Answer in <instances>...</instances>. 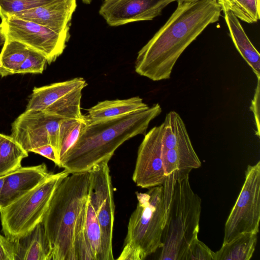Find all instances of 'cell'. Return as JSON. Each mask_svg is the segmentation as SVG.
<instances>
[{"mask_svg":"<svg viewBox=\"0 0 260 260\" xmlns=\"http://www.w3.org/2000/svg\"><path fill=\"white\" fill-rule=\"evenodd\" d=\"M69 174L65 170L51 173L37 187L1 208V221L5 236L15 241L42 222L56 187Z\"/></svg>","mask_w":260,"mask_h":260,"instance_id":"52a82bcc","label":"cell"},{"mask_svg":"<svg viewBox=\"0 0 260 260\" xmlns=\"http://www.w3.org/2000/svg\"><path fill=\"white\" fill-rule=\"evenodd\" d=\"M29 50L25 44L6 38L0 53V76L4 77L17 74Z\"/></svg>","mask_w":260,"mask_h":260,"instance_id":"ffe728a7","label":"cell"},{"mask_svg":"<svg viewBox=\"0 0 260 260\" xmlns=\"http://www.w3.org/2000/svg\"><path fill=\"white\" fill-rule=\"evenodd\" d=\"M236 16L248 23L257 22L260 18V0H239Z\"/></svg>","mask_w":260,"mask_h":260,"instance_id":"83f0119b","label":"cell"},{"mask_svg":"<svg viewBox=\"0 0 260 260\" xmlns=\"http://www.w3.org/2000/svg\"><path fill=\"white\" fill-rule=\"evenodd\" d=\"M176 0H105L99 14L111 26L152 20Z\"/></svg>","mask_w":260,"mask_h":260,"instance_id":"4fadbf2b","label":"cell"},{"mask_svg":"<svg viewBox=\"0 0 260 260\" xmlns=\"http://www.w3.org/2000/svg\"><path fill=\"white\" fill-rule=\"evenodd\" d=\"M241 190L224 225L223 244L245 233L257 234L260 221V161L248 165Z\"/></svg>","mask_w":260,"mask_h":260,"instance_id":"ba28073f","label":"cell"},{"mask_svg":"<svg viewBox=\"0 0 260 260\" xmlns=\"http://www.w3.org/2000/svg\"><path fill=\"white\" fill-rule=\"evenodd\" d=\"M92 0H82V2L85 4H90Z\"/></svg>","mask_w":260,"mask_h":260,"instance_id":"e575fe53","label":"cell"},{"mask_svg":"<svg viewBox=\"0 0 260 260\" xmlns=\"http://www.w3.org/2000/svg\"><path fill=\"white\" fill-rule=\"evenodd\" d=\"M215 252L195 236L189 243L182 260H215Z\"/></svg>","mask_w":260,"mask_h":260,"instance_id":"484cf974","label":"cell"},{"mask_svg":"<svg viewBox=\"0 0 260 260\" xmlns=\"http://www.w3.org/2000/svg\"><path fill=\"white\" fill-rule=\"evenodd\" d=\"M85 228L95 260H102V232L101 226L95 210L88 196L85 206Z\"/></svg>","mask_w":260,"mask_h":260,"instance_id":"603a6c76","label":"cell"},{"mask_svg":"<svg viewBox=\"0 0 260 260\" xmlns=\"http://www.w3.org/2000/svg\"><path fill=\"white\" fill-rule=\"evenodd\" d=\"M148 107L138 96L123 100H105L88 109L84 117L86 121H93L121 116Z\"/></svg>","mask_w":260,"mask_h":260,"instance_id":"ac0fdd59","label":"cell"},{"mask_svg":"<svg viewBox=\"0 0 260 260\" xmlns=\"http://www.w3.org/2000/svg\"><path fill=\"white\" fill-rule=\"evenodd\" d=\"M1 19L0 30L6 38L21 42L40 52L49 64L62 54L70 38V31L58 33L15 15H7Z\"/></svg>","mask_w":260,"mask_h":260,"instance_id":"9c48e42d","label":"cell"},{"mask_svg":"<svg viewBox=\"0 0 260 260\" xmlns=\"http://www.w3.org/2000/svg\"><path fill=\"white\" fill-rule=\"evenodd\" d=\"M162 124L151 128L139 146L133 180L142 188L162 185L176 171L190 173L201 166V161L191 141L176 148L162 146Z\"/></svg>","mask_w":260,"mask_h":260,"instance_id":"5b68a950","label":"cell"},{"mask_svg":"<svg viewBox=\"0 0 260 260\" xmlns=\"http://www.w3.org/2000/svg\"><path fill=\"white\" fill-rule=\"evenodd\" d=\"M257 234L245 233L226 243L215 252V260H249L257 243Z\"/></svg>","mask_w":260,"mask_h":260,"instance_id":"d6986e66","label":"cell"},{"mask_svg":"<svg viewBox=\"0 0 260 260\" xmlns=\"http://www.w3.org/2000/svg\"><path fill=\"white\" fill-rule=\"evenodd\" d=\"M15 241L0 234V260H15Z\"/></svg>","mask_w":260,"mask_h":260,"instance_id":"f1b7e54d","label":"cell"},{"mask_svg":"<svg viewBox=\"0 0 260 260\" xmlns=\"http://www.w3.org/2000/svg\"><path fill=\"white\" fill-rule=\"evenodd\" d=\"M26 151L11 136L0 134V177L21 167Z\"/></svg>","mask_w":260,"mask_h":260,"instance_id":"44dd1931","label":"cell"},{"mask_svg":"<svg viewBox=\"0 0 260 260\" xmlns=\"http://www.w3.org/2000/svg\"><path fill=\"white\" fill-rule=\"evenodd\" d=\"M90 185L89 171L70 174L56 187L43 223L52 251V260H76V225L84 211Z\"/></svg>","mask_w":260,"mask_h":260,"instance_id":"277c9868","label":"cell"},{"mask_svg":"<svg viewBox=\"0 0 260 260\" xmlns=\"http://www.w3.org/2000/svg\"><path fill=\"white\" fill-rule=\"evenodd\" d=\"M161 111L157 103L121 116L85 120L77 141L61 159L59 167L72 174L89 171L99 164L109 162L124 142L138 135H145L150 122Z\"/></svg>","mask_w":260,"mask_h":260,"instance_id":"7a4b0ae2","label":"cell"},{"mask_svg":"<svg viewBox=\"0 0 260 260\" xmlns=\"http://www.w3.org/2000/svg\"><path fill=\"white\" fill-rule=\"evenodd\" d=\"M6 38L4 36V35L3 34V32L0 30V46L3 45L5 42Z\"/></svg>","mask_w":260,"mask_h":260,"instance_id":"d6a6232c","label":"cell"},{"mask_svg":"<svg viewBox=\"0 0 260 260\" xmlns=\"http://www.w3.org/2000/svg\"><path fill=\"white\" fill-rule=\"evenodd\" d=\"M220 5L226 6L236 16L238 11L239 0H217Z\"/></svg>","mask_w":260,"mask_h":260,"instance_id":"1f68e13d","label":"cell"},{"mask_svg":"<svg viewBox=\"0 0 260 260\" xmlns=\"http://www.w3.org/2000/svg\"><path fill=\"white\" fill-rule=\"evenodd\" d=\"M108 161L94 166L89 172L88 197L96 214L102 232V260H113L112 239L115 204L113 187Z\"/></svg>","mask_w":260,"mask_h":260,"instance_id":"7c38bea8","label":"cell"},{"mask_svg":"<svg viewBox=\"0 0 260 260\" xmlns=\"http://www.w3.org/2000/svg\"><path fill=\"white\" fill-rule=\"evenodd\" d=\"M65 118L43 111L25 110L12 123L10 136L27 152L50 144L58 167L59 129Z\"/></svg>","mask_w":260,"mask_h":260,"instance_id":"8fae6325","label":"cell"},{"mask_svg":"<svg viewBox=\"0 0 260 260\" xmlns=\"http://www.w3.org/2000/svg\"><path fill=\"white\" fill-rule=\"evenodd\" d=\"M85 122V118L83 119L65 118L61 122L59 133V163L61 159L77 141L82 126Z\"/></svg>","mask_w":260,"mask_h":260,"instance_id":"cb8c5ba5","label":"cell"},{"mask_svg":"<svg viewBox=\"0 0 260 260\" xmlns=\"http://www.w3.org/2000/svg\"><path fill=\"white\" fill-rule=\"evenodd\" d=\"M47 63L46 57L40 52L30 49L18 69L17 74H42Z\"/></svg>","mask_w":260,"mask_h":260,"instance_id":"4316f807","label":"cell"},{"mask_svg":"<svg viewBox=\"0 0 260 260\" xmlns=\"http://www.w3.org/2000/svg\"><path fill=\"white\" fill-rule=\"evenodd\" d=\"M53 0H0V17L38 7Z\"/></svg>","mask_w":260,"mask_h":260,"instance_id":"d4e9b609","label":"cell"},{"mask_svg":"<svg viewBox=\"0 0 260 260\" xmlns=\"http://www.w3.org/2000/svg\"><path fill=\"white\" fill-rule=\"evenodd\" d=\"M259 79H257V86L250 107V109L254 114L257 129L255 134L258 137L259 136Z\"/></svg>","mask_w":260,"mask_h":260,"instance_id":"f546056e","label":"cell"},{"mask_svg":"<svg viewBox=\"0 0 260 260\" xmlns=\"http://www.w3.org/2000/svg\"><path fill=\"white\" fill-rule=\"evenodd\" d=\"M14 241L15 260H52V251L42 221Z\"/></svg>","mask_w":260,"mask_h":260,"instance_id":"2e32d148","label":"cell"},{"mask_svg":"<svg viewBox=\"0 0 260 260\" xmlns=\"http://www.w3.org/2000/svg\"><path fill=\"white\" fill-rule=\"evenodd\" d=\"M77 0H53L46 4L17 13L19 18L44 26L56 32L70 31Z\"/></svg>","mask_w":260,"mask_h":260,"instance_id":"5bb4252c","label":"cell"},{"mask_svg":"<svg viewBox=\"0 0 260 260\" xmlns=\"http://www.w3.org/2000/svg\"><path fill=\"white\" fill-rule=\"evenodd\" d=\"M5 176L0 177V198H1L2 190V188H3V184H4V179H5Z\"/></svg>","mask_w":260,"mask_h":260,"instance_id":"836d02e7","label":"cell"},{"mask_svg":"<svg viewBox=\"0 0 260 260\" xmlns=\"http://www.w3.org/2000/svg\"><path fill=\"white\" fill-rule=\"evenodd\" d=\"M177 3L174 12L140 50L136 59V72L154 81L169 79L184 51L221 15L217 0Z\"/></svg>","mask_w":260,"mask_h":260,"instance_id":"6da1fadb","label":"cell"},{"mask_svg":"<svg viewBox=\"0 0 260 260\" xmlns=\"http://www.w3.org/2000/svg\"><path fill=\"white\" fill-rule=\"evenodd\" d=\"M189 173L176 171L162 184L164 222L159 260H182L199 232L202 201L191 187Z\"/></svg>","mask_w":260,"mask_h":260,"instance_id":"3957f363","label":"cell"},{"mask_svg":"<svg viewBox=\"0 0 260 260\" xmlns=\"http://www.w3.org/2000/svg\"><path fill=\"white\" fill-rule=\"evenodd\" d=\"M45 164L20 167L5 176L0 198V209L4 208L34 189L50 174Z\"/></svg>","mask_w":260,"mask_h":260,"instance_id":"9a60e30c","label":"cell"},{"mask_svg":"<svg viewBox=\"0 0 260 260\" xmlns=\"http://www.w3.org/2000/svg\"><path fill=\"white\" fill-rule=\"evenodd\" d=\"M162 124V145L164 148H174L191 141L183 120L176 112L167 113Z\"/></svg>","mask_w":260,"mask_h":260,"instance_id":"7402d4cb","label":"cell"},{"mask_svg":"<svg viewBox=\"0 0 260 260\" xmlns=\"http://www.w3.org/2000/svg\"><path fill=\"white\" fill-rule=\"evenodd\" d=\"M87 85L84 79L77 77L35 87L25 110L43 111L66 118L78 119L82 116V91Z\"/></svg>","mask_w":260,"mask_h":260,"instance_id":"30bf717a","label":"cell"},{"mask_svg":"<svg viewBox=\"0 0 260 260\" xmlns=\"http://www.w3.org/2000/svg\"><path fill=\"white\" fill-rule=\"evenodd\" d=\"M138 203L131 214L118 260H142L163 246L164 187L136 192Z\"/></svg>","mask_w":260,"mask_h":260,"instance_id":"8992f818","label":"cell"},{"mask_svg":"<svg viewBox=\"0 0 260 260\" xmlns=\"http://www.w3.org/2000/svg\"><path fill=\"white\" fill-rule=\"evenodd\" d=\"M31 152L40 154L52 160L56 166L57 165V159L54 150L50 144L38 147L32 150Z\"/></svg>","mask_w":260,"mask_h":260,"instance_id":"4dcf8cb0","label":"cell"},{"mask_svg":"<svg viewBox=\"0 0 260 260\" xmlns=\"http://www.w3.org/2000/svg\"><path fill=\"white\" fill-rule=\"evenodd\" d=\"M231 38L237 50L260 79V55L245 32L239 19L226 6L220 5Z\"/></svg>","mask_w":260,"mask_h":260,"instance_id":"e0dca14e","label":"cell"}]
</instances>
